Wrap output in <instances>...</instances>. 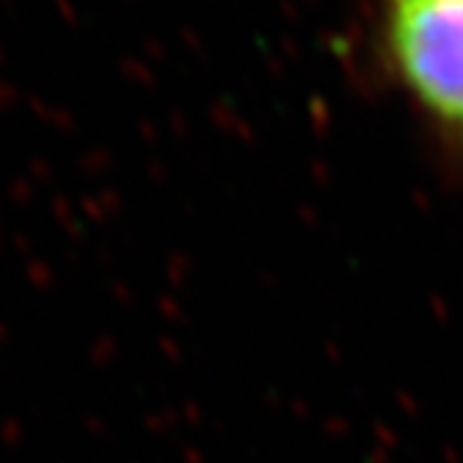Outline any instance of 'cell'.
Segmentation results:
<instances>
[{
  "label": "cell",
  "instance_id": "6da1fadb",
  "mask_svg": "<svg viewBox=\"0 0 463 463\" xmlns=\"http://www.w3.org/2000/svg\"><path fill=\"white\" fill-rule=\"evenodd\" d=\"M383 43L421 115L463 143V0H380Z\"/></svg>",
  "mask_w": 463,
  "mask_h": 463
}]
</instances>
